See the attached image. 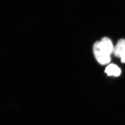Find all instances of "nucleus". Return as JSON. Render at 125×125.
<instances>
[{"instance_id":"nucleus-3","label":"nucleus","mask_w":125,"mask_h":125,"mask_svg":"<svg viewBox=\"0 0 125 125\" xmlns=\"http://www.w3.org/2000/svg\"><path fill=\"white\" fill-rule=\"evenodd\" d=\"M105 72L108 75H114L118 76L120 75V69L116 65L111 64L106 67Z\"/></svg>"},{"instance_id":"nucleus-1","label":"nucleus","mask_w":125,"mask_h":125,"mask_svg":"<svg viewBox=\"0 0 125 125\" xmlns=\"http://www.w3.org/2000/svg\"><path fill=\"white\" fill-rule=\"evenodd\" d=\"M114 47L111 40L107 37H104L95 43L93 46L94 54L99 63L105 65L111 61L110 55L113 53Z\"/></svg>"},{"instance_id":"nucleus-2","label":"nucleus","mask_w":125,"mask_h":125,"mask_svg":"<svg viewBox=\"0 0 125 125\" xmlns=\"http://www.w3.org/2000/svg\"><path fill=\"white\" fill-rule=\"evenodd\" d=\"M125 52V39H120L115 46L113 53L116 57L121 58Z\"/></svg>"},{"instance_id":"nucleus-4","label":"nucleus","mask_w":125,"mask_h":125,"mask_svg":"<svg viewBox=\"0 0 125 125\" xmlns=\"http://www.w3.org/2000/svg\"><path fill=\"white\" fill-rule=\"evenodd\" d=\"M120 58L122 62H125V52L122 54Z\"/></svg>"}]
</instances>
